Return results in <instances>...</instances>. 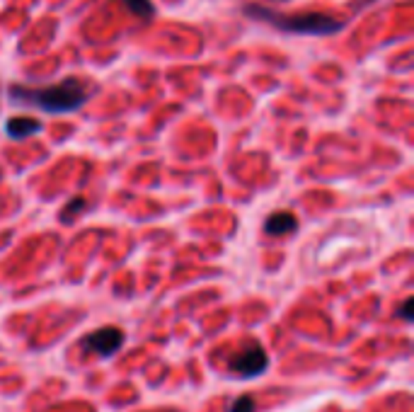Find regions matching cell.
<instances>
[{
  "label": "cell",
  "mask_w": 414,
  "mask_h": 412,
  "mask_svg": "<svg viewBox=\"0 0 414 412\" xmlns=\"http://www.w3.org/2000/svg\"><path fill=\"white\" fill-rule=\"evenodd\" d=\"M298 228V218L291 211H274L264 223L266 236H288Z\"/></svg>",
  "instance_id": "cell-6"
},
{
  "label": "cell",
  "mask_w": 414,
  "mask_h": 412,
  "mask_svg": "<svg viewBox=\"0 0 414 412\" xmlns=\"http://www.w3.org/2000/svg\"><path fill=\"white\" fill-rule=\"evenodd\" d=\"M82 206H85V199H82V196H76V199H73L71 204H68L66 209L61 211V221H73L76 211H80Z\"/></svg>",
  "instance_id": "cell-9"
},
{
  "label": "cell",
  "mask_w": 414,
  "mask_h": 412,
  "mask_svg": "<svg viewBox=\"0 0 414 412\" xmlns=\"http://www.w3.org/2000/svg\"><path fill=\"white\" fill-rule=\"evenodd\" d=\"M269 366V356H266L264 347L252 342L245 352H238L228 359V369L240 378H257L262 376Z\"/></svg>",
  "instance_id": "cell-3"
},
{
  "label": "cell",
  "mask_w": 414,
  "mask_h": 412,
  "mask_svg": "<svg viewBox=\"0 0 414 412\" xmlns=\"http://www.w3.org/2000/svg\"><path fill=\"white\" fill-rule=\"evenodd\" d=\"M257 405H255V398L252 396H240L233 400V405H230V412H255Z\"/></svg>",
  "instance_id": "cell-8"
},
{
  "label": "cell",
  "mask_w": 414,
  "mask_h": 412,
  "mask_svg": "<svg viewBox=\"0 0 414 412\" xmlns=\"http://www.w3.org/2000/svg\"><path fill=\"white\" fill-rule=\"evenodd\" d=\"M242 12L252 20L266 22L271 27H279L281 32H288V34H308V36H325V34H334L344 27L342 20L337 17H330L325 12H279L271 10V8H264L260 3H245L242 5Z\"/></svg>",
  "instance_id": "cell-2"
},
{
  "label": "cell",
  "mask_w": 414,
  "mask_h": 412,
  "mask_svg": "<svg viewBox=\"0 0 414 412\" xmlns=\"http://www.w3.org/2000/svg\"><path fill=\"white\" fill-rule=\"evenodd\" d=\"M44 129V124L39 119H32V117H12L5 122V134L15 141H22V139H30V136L39 134Z\"/></svg>",
  "instance_id": "cell-5"
},
{
  "label": "cell",
  "mask_w": 414,
  "mask_h": 412,
  "mask_svg": "<svg viewBox=\"0 0 414 412\" xmlns=\"http://www.w3.org/2000/svg\"><path fill=\"white\" fill-rule=\"evenodd\" d=\"M124 345V332L114 325L109 328H100L95 332H90L87 337L80 340V350L85 354H97V356H112L122 350Z\"/></svg>",
  "instance_id": "cell-4"
},
{
  "label": "cell",
  "mask_w": 414,
  "mask_h": 412,
  "mask_svg": "<svg viewBox=\"0 0 414 412\" xmlns=\"http://www.w3.org/2000/svg\"><path fill=\"white\" fill-rule=\"evenodd\" d=\"M412 306H414V301H412V299L404 301V304L400 306V310H398L400 318H402V320H412Z\"/></svg>",
  "instance_id": "cell-10"
},
{
  "label": "cell",
  "mask_w": 414,
  "mask_h": 412,
  "mask_svg": "<svg viewBox=\"0 0 414 412\" xmlns=\"http://www.w3.org/2000/svg\"><path fill=\"white\" fill-rule=\"evenodd\" d=\"M124 5H126V10L131 12V15H136V17H153V12H155V8H153V3L150 0H124Z\"/></svg>",
  "instance_id": "cell-7"
},
{
  "label": "cell",
  "mask_w": 414,
  "mask_h": 412,
  "mask_svg": "<svg viewBox=\"0 0 414 412\" xmlns=\"http://www.w3.org/2000/svg\"><path fill=\"white\" fill-rule=\"evenodd\" d=\"M373 0H354V8H366V5H371Z\"/></svg>",
  "instance_id": "cell-11"
},
{
  "label": "cell",
  "mask_w": 414,
  "mask_h": 412,
  "mask_svg": "<svg viewBox=\"0 0 414 412\" xmlns=\"http://www.w3.org/2000/svg\"><path fill=\"white\" fill-rule=\"evenodd\" d=\"M8 98L12 104H25V107L44 109L49 114H66L76 112L87 102L85 82L78 78H66L56 85H46V88H27V85H10Z\"/></svg>",
  "instance_id": "cell-1"
}]
</instances>
